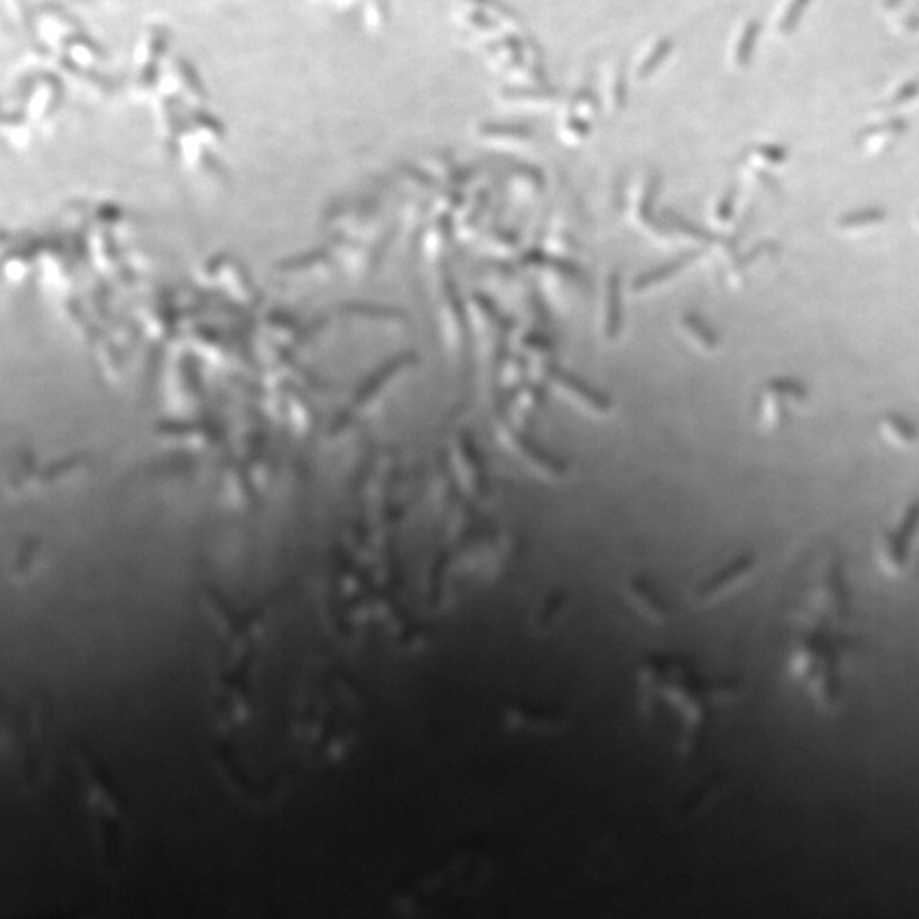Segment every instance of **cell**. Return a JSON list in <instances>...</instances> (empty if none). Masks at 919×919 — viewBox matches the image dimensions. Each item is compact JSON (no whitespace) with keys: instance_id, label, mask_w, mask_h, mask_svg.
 I'll use <instances>...</instances> for the list:
<instances>
[{"instance_id":"1","label":"cell","mask_w":919,"mask_h":919,"mask_svg":"<svg viewBox=\"0 0 919 919\" xmlns=\"http://www.w3.org/2000/svg\"><path fill=\"white\" fill-rule=\"evenodd\" d=\"M759 30H761V24L757 19H751L747 21L742 30L739 31V36L734 43V51H732V61L736 67L744 69L751 63L753 59V53H755V48H757V36H759Z\"/></svg>"},{"instance_id":"2","label":"cell","mask_w":919,"mask_h":919,"mask_svg":"<svg viewBox=\"0 0 919 919\" xmlns=\"http://www.w3.org/2000/svg\"><path fill=\"white\" fill-rule=\"evenodd\" d=\"M809 4H811V0H788L785 4V9L782 11V14L778 17L776 31L780 34H788V32L795 30L797 24L801 23L802 14L809 7Z\"/></svg>"},{"instance_id":"3","label":"cell","mask_w":919,"mask_h":919,"mask_svg":"<svg viewBox=\"0 0 919 919\" xmlns=\"http://www.w3.org/2000/svg\"><path fill=\"white\" fill-rule=\"evenodd\" d=\"M919 92L918 82H907L901 89L897 90V94L894 96V103L897 104L899 101H905V99H911L914 97Z\"/></svg>"},{"instance_id":"4","label":"cell","mask_w":919,"mask_h":919,"mask_svg":"<svg viewBox=\"0 0 919 919\" xmlns=\"http://www.w3.org/2000/svg\"><path fill=\"white\" fill-rule=\"evenodd\" d=\"M905 30H918L919 28V17L918 15H909L905 17Z\"/></svg>"},{"instance_id":"5","label":"cell","mask_w":919,"mask_h":919,"mask_svg":"<svg viewBox=\"0 0 919 919\" xmlns=\"http://www.w3.org/2000/svg\"><path fill=\"white\" fill-rule=\"evenodd\" d=\"M899 2H901V0H884V5H887V7H894V5H896V4H899Z\"/></svg>"}]
</instances>
